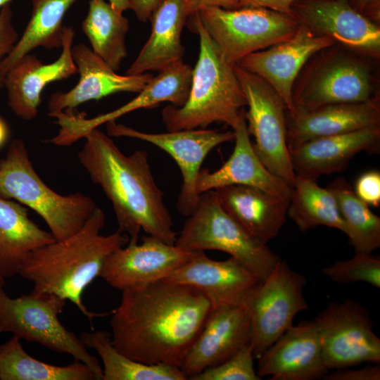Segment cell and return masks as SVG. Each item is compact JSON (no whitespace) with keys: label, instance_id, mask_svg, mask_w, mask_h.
Wrapping results in <instances>:
<instances>
[{"label":"cell","instance_id":"ac0fdd59","mask_svg":"<svg viewBox=\"0 0 380 380\" xmlns=\"http://www.w3.org/2000/svg\"><path fill=\"white\" fill-rule=\"evenodd\" d=\"M251 323L247 305L212 309L180 369L188 379L228 360L251 345Z\"/></svg>","mask_w":380,"mask_h":380},{"label":"cell","instance_id":"ab89813d","mask_svg":"<svg viewBox=\"0 0 380 380\" xmlns=\"http://www.w3.org/2000/svg\"><path fill=\"white\" fill-rule=\"evenodd\" d=\"M299 0H238L241 7H260L285 14L296 19L293 5Z\"/></svg>","mask_w":380,"mask_h":380},{"label":"cell","instance_id":"f1b7e54d","mask_svg":"<svg viewBox=\"0 0 380 380\" xmlns=\"http://www.w3.org/2000/svg\"><path fill=\"white\" fill-rule=\"evenodd\" d=\"M78 0H32L30 20L11 53L0 61V87L6 73L20 59L38 47L61 48L63 18Z\"/></svg>","mask_w":380,"mask_h":380},{"label":"cell","instance_id":"7dc6e473","mask_svg":"<svg viewBox=\"0 0 380 380\" xmlns=\"http://www.w3.org/2000/svg\"><path fill=\"white\" fill-rule=\"evenodd\" d=\"M5 284V279L0 275V286H4Z\"/></svg>","mask_w":380,"mask_h":380},{"label":"cell","instance_id":"4fadbf2b","mask_svg":"<svg viewBox=\"0 0 380 380\" xmlns=\"http://www.w3.org/2000/svg\"><path fill=\"white\" fill-rule=\"evenodd\" d=\"M193 68L183 61L172 64L153 77L132 100L109 113L92 118L72 110L58 113L54 118L60 127L58 134L50 142L60 146H70L91 130L132 111L151 108L168 101L175 106H182L189 96Z\"/></svg>","mask_w":380,"mask_h":380},{"label":"cell","instance_id":"1f68e13d","mask_svg":"<svg viewBox=\"0 0 380 380\" xmlns=\"http://www.w3.org/2000/svg\"><path fill=\"white\" fill-rule=\"evenodd\" d=\"M20 340L13 336L0 345L1 380H98L93 370L81 361L58 366L34 358Z\"/></svg>","mask_w":380,"mask_h":380},{"label":"cell","instance_id":"cb8c5ba5","mask_svg":"<svg viewBox=\"0 0 380 380\" xmlns=\"http://www.w3.org/2000/svg\"><path fill=\"white\" fill-rule=\"evenodd\" d=\"M367 68L348 57L334 58L320 68L299 93L293 94L296 109H313L336 103L365 102L372 94Z\"/></svg>","mask_w":380,"mask_h":380},{"label":"cell","instance_id":"4316f807","mask_svg":"<svg viewBox=\"0 0 380 380\" xmlns=\"http://www.w3.org/2000/svg\"><path fill=\"white\" fill-rule=\"evenodd\" d=\"M185 0H162L150 20L151 32L126 75H140L160 70L183 61L181 35L188 15Z\"/></svg>","mask_w":380,"mask_h":380},{"label":"cell","instance_id":"3957f363","mask_svg":"<svg viewBox=\"0 0 380 380\" xmlns=\"http://www.w3.org/2000/svg\"><path fill=\"white\" fill-rule=\"evenodd\" d=\"M105 222L103 211L96 207L75 234L34 250L19 272L32 282V293H52L71 301L89 322L111 312L89 311L82 302L84 291L100 277L107 258L129 241V236L119 231L101 234Z\"/></svg>","mask_w":380,"mask_h":380},{"label":"cell","instance_id":"d6a6232c","mask_svg":"<svg viewBox=\"0 0 380 380\" xmlns=\"http://www.w3.org/2000/svg\"><path fill=\"white\" fill-rule=\"evenodd\" d=\"M287 216L301 232L325 226L346 233L334 194L317 182L298 175L292 187Z\"/></svg>","mask_w":380,"mask_h":380},{"label":"cell","instance_id":"ba28073f","mask_svg":"<svg viewBox=\"0 0 380 380\" xmlns=\"http://www.w3.org/2000/svg\"><path fill=\"white\" fill-rule=\"evenodd\" d=\"M198 14L224 59L232 65L250 53L290 39L300 25L292 17L260 7H204Z\"/></svg>","mask_w":380,"mask_h":380},{"label":"cell","instance_id":"8d00e7d4","mask_svg":"<svg viewBox=\"0 0 380 380\" xmlns=\"http://www.w3.org/2000/svg\"><path fill=\"white\" fill-rule=\"evenodd\" d=\"M356 196L369 206L380 205V172L370 170L362 174L356 180L353 189Z\"/></svg>","mask_w":380,"mask_h":380},{"label":"cell","instance_id":"d590c367","mask_svg":"<svg viewBox=\"0 0 380 380\" xmlns=\"http://www.w3.org/2000/svg\"><path fill=\"white\" fill-rule=\"evenodd\" d=\"M252 346L248 345L218 365L191 376V380H260L253 365Z\"/></svg>","mask_w":380,"mask_h":380},{"label":"cell","instance_id":"6da1fadb","mask_svg":"<svg viewBox=\"0 0 380 380\" xmlns=\"http://www.w3.org/2000/svg\"><path fill=\"white\" fill-rule=\"evenodd\" d=\"M111 312V340L127 357L181 367L212 307L196 288L161 279L122 291Z\"/></svg>","mask_w":380,"mask_h":380},{"label":"cell","instance_id":"30bf717a","mask_svg":"<svg viewBox=\"0 0 380 380\" xmlns=\"http://www.w3.org/2000/svg\"><path fill=\"white\" fill-rule=\"evenodd\" d=\"M305 277L281 260L260 283L247 303L254 357L258 358L288 329L296 315L308 309Z\"/></svg>","mask_w":380,"mask_h":380},{"label":"cell","instance_id":"8992f818","mask_svg":"<svg viewBox=\"0 0 380 380\" xmlns=\"http://www.w3.org/2000/svg\"><path fill=\"white\" fill-rule=\"evenodd\" d=\"M175 244L196 251L217 250L236 258L264 281L281 260L221 207L214 190L199 195Z\"/></svg>","mask_w":380,"mask_h":380},{"label":"cell","instance_id":"5bb4252c","mask_svg":"<svg viewBox=\"0 0 380 380\" xmlns=\"http://www.w3.org/2000/svg\"><path fill=\"white\" fill-rule=\"evenodd\" d=\"M114 251L106 259L100 277L110 286L124 291L165 279L194 253L148 235Z\"/></svg>","mask_w":380,"mask_h":380},{"label":"cell","instance_id":"f6af8a7d","mask_svg":"<svg viewBox=\"0 0 380 380\" xmlns=\"http://www.w3.org/2000/svg\"><path fill=\"white\" fill-rule=\"evenodd\" d=\"M9 135L6 122L0 117V148L6 143Z\"/></svg>","mask_w":380,"mask_h":380},{"label":"cell","instance_id":"f546056e","mask_svg":"<svg viewBox=\"0 0 380 380\" xmlns=\"http://www.w3.org/2000/svg\"><path fill=\"white\" fill-rule=\"evenodd\" d=\"M129 27V20L105 0H89L81 25L91 50L115 71L127 56L125 37Z\"/></svg>","mask_w":380,"mask_h":380},{"label":"cell","instance_id":"8fae6325","mask_svg":"<svg viewBox=\"0 0 380 380\" xmlns=\"http://www.w3.org/2000/svg\"><path fill=\"white\" fill-rule=\"evenodd\" d=\"M313 320L328 369L379 363L380 339L369 312L358 302H331Z\"/></svg>","mask_w":380,"mask_h":380},{"label":"cell","instance_id":"bcb514c9","mask_svg":"<svg viewBox=\"0 0 380 380\" xmlns=\"http://www.w3.org/2000/svg\"><path fill=\"white\" fill-rule=\"evenodd\" d=\"M13 0H0V9L8 4H11Z\"/></svg>","mask_w":380,"mask_h":380},{"label":"cell","instance_id":"7402d4cb","mask_svg":"<svg viewBox=\"0 0 380 380\" xmlns=\"http://www.w3.org/2000/svg\"><path fill=\"white\" fill-rule=\"evenodd\" d=\"M235 146L229 159L218 170L201 169L196 180L198 194L230 185H246L290 198L292 187L273 175L254 151L247 129L244 108L233 128Z\"/></svg>","mask_w":380,"mask_h":380},{"label":"cell","instance_id":"e0dca14e","mask_svg":"<svg viewBox=\"0 0 380 380\" xmlns=\"http://www.w3.org/2000/svg\"><path fill=\"white\" fill-rule=\"evenodd\" d=\"M74 36L73 28L65 25L61 53L55 61L45 64L30 53L6 73L3 87L9 108L18 118L25 121L36 118L46 85L77 73L72 54Z\"/></svg>","mask_w":380,"mask_h":380},{"label":"cell","instance_id":"7bdbcfd3","mask_svg":"<svg viewBox=\"0 0 380 380\" xmlns=\"http://www.w3.org/2000/svg\"><path fill=\"white\" fill-rule=\"evenodd\" d=\"M355 3L361 11L372 13L375 19H379L380 0H355Z\"/></svg>","mask_w":380,"mask_h":380},{"label":"cell","instance_id":"52a82bcc","mask_svg":"<svg viewBox=\"0 0 380 380\" xmlns=\"http://www.w3.org/2000/svg\"><path fill=\"white\" fill-rule=\"evenodd\" d=\"M3 287L0 286V333H11L19 339L70 355L88 365L98 380H103V369L97 358L58 319L65 300L52 293L32 292L13 298Z\"/></svg>","mask_w":380,"mask_h":380},{"label":"cell","instance_id":"7c38bea8","mask_svg":"<svg viewBox=\"0 0 380 380\" xmlns=\"http://www.w3.org/2000/svg\"><path fill=\"white\" fill-rule=\"evenodd\" d=\"M106 131L110 137H129L152 144L175 160L182 176L176 208L186 217L194 213L198 202L200 194L196 191V180L204 159L215 147L234 139V131L200 128L148 133L115 121L106 123Z\"/></svg>","mask_w":380,"mask_h":380},{"label":"cell","instance_id":"603a6c76","mask_svg":"<svg viewBox=\"0 0 380 380\" xmlns=\"http://www.w3.org/2000/svg\"><path fill=\"white\" fill-rule=\"evenodd\" d=\"M379 125L308 141L291 150L296 175L313 179L343 170L357 153L379 151Z\"/></svg>","mask_w":380,"mask_h":380},{"label":"cell","instance_id":"d6986e66","mask_svg":"<svg viewBox=\"0 0 380 380\" xmlns=\"http://www.w3.org/2000/svg\"><path fill=\"white\" fill-rule=\"evenodd\" d=\"M257 374L271 380H314L327 373L314 320L291 326L258 358Z\"/></svg>","mask_w":380,"mask_h":380},{"label":"cell","instance_id":"d4e9b609","mask_svg":"<svg viewBox=\"0 0 380 380\" xmlns=\"http://www.w3.org/2000/svg\"><path fill=\"white\" fill-rule=\"evenodd\" d=\"M286 116V139L289 151L317 138L337 135L379 125L377 101L329 104L313 109H296Z\"/></svg>","mask_w":380,"mask_h":380},{"label":"cell","instance_id":"60d3db41","mask_svg":"<svg viewBox=\"0 0 380 380\" xmlns=\"http://www.w3.org/2000/svg\"><path fill=\"white\" fill-rule=\"evenodd\" d=\"M185 10L188 17L204 7H220L226 9L240 8L238 0H185Z\"/></svg>","mask_w":380,"mask_h":380},{"label":"cell","instance_id":"f35d334b","mask_svg":"<svg viewBox=\"0 0 380 380\" xmlns=\"http://www.w3.org/2000/svg\"><path fill=\"white\" fill-rule=\"evenodd\" d=\"M322 379L324 380H379L380 367L376 365L358 369L341 368L331 373H327Z\"/></svg>","mask_w":380,"mask_h":380},{"label":"cell","instance_id":"5b68a950","mask_svg":"<svg viewBox=\"0 0 380 380\" xmlns=\"http://www.w3.org/2000/svg\"><path fill=\"white\" fill-rule=\"evenodd\" d=\"M0 195L32 209L58 241L78 232L97 207L82 193L61 195L51 189L34 170L27 146L20 139L10 144L0 160Z\"/></svg>","mask_w":380,"mask_h":380},{"label":"cell","instance_id":"e575fe53","mask_svg":"<svg viewBox=\"0 0 380 380\" xmlns=\"http://www.w3.org/2000/svg\"><path fill=\"white\" fill-rule=\"evenodd\" d=\"M322 272L337 283L366 282L380 288V258L372 253H355L351 258L336 261Z\"/></svg>","mask_w":380,"mask_h":380},{"label":"cell","instance_id":"836d02e7","mask_svg":"<svg viewBox=\"0 0 380 380\" xmlns=\"http://www.w3.org/2000/svg\"><path fill=\"white\" fill-rule=\"evenodd\" d=\"M327 188L334 194L346 225V234L355 253H372L380 246V217L355 194L344 178Z\"/></svg>","mask_w":380,"mask_h":380},{"label":"cell","instance_id":"9a60e30c","mask_svg":"<svg viewBox=\"0 0 380 380\" xmlns=\"http://www.w3.org/2000/svg\"><path fill=\"white\" fill-rule=\"evenodd\" d=\"M334 42L331 37L315 34L300 24L290 39L250 53L237 64L267 82L283 100L286 113L293 116V86L298 72L312 55Z\"/></svg>","mask_w":380,"mask_h":380},{"label":"cell","instance_id":"7a4b0ae2","mask_svg":"<svg viewBox=\"0 0 380 380\" xmlns=\"http://www.w3.org/2000/svg\"><path fill=\"white\" fill-rule=\"evenodd\" d=\"M77 153L91 181L112 203L118 229L138 241L142 229L148 235L175 244L177 236L163 194L155 182L148 153L124 154L110 137L98 128L84 137Z\"/></svg>","mask_w":380,"mask_h":380},{"label":"cell","instance_id":"ffe728a7","mask_svg":"<svg viewBox=\"0 0 380 380\" xmlns=\"http://www.w3.org/2000/svg\"><path fill=\"white\" fill-rule=\"evenodd\" d=\"M74 62L80 75L78 83L70 91L51 94L48 101L49 115L92 100H99L120 92L139 93L153 77L150 73L120 75L91 48L84 44L72 47Z\"/></svg>","mask_w":380,"mask_h":380},{"label":"cell","instance_id":"b9f144b4","mask_svg":"<svg viewBox=\"0 0 380 380\" xmlns=\"http://www.w3.org/2000/svg\"><path fill=\"white\" fill-rule=\"evenodd\" d=\"M162 0H130L129 9L137 19L146 23Z\"/></svg>","mask_w":380,"mask_h":380},{"label":"cell","instance_id":"2e32d148","mask_svg":"<svg viewBox=\"0 0 380 380\" xmlns=\"http://www.w3.org/2000/svg\"><path fill=\"white\" fill-rule=\"evenodd\" d=\"M165 279L196 288L208 299L212 309L246 305L261 282L236 258L214 260L202 251H194L189 260Z\"/></svg>","mask_w":380,"mask_h":380},{"label":"cell","instance_id":"83f0119b","mask_svg":"<svg viewBox=\"0 0 380 380\" xmlns=\"http://www.w3.org/2000/svg\"><path fill=\"white\" fill-rule=\"evenodd\" d=\"M27 213L23 205L0 195V275L4 279L19 274L34 250L56 241Z\"/></svg>","mask_w":380,"mask_h":380},{"label":"cell","instance_id":"44dd1931","mask_svg":"<svg viewBox=\"0 0 380 380\" xmlns=\"http://www.w3.org/2000/svg\"><path fill=\"white\" fill-rule=\"evenodd\" d=\"M293 12L313 32L355 49L378 53L379 27L353 8L348 0H300Z\"/></svg>","mask_w":380,"mask_h":380},{"label":"cell","instance_id":"ee69618b","mask_svg":"<svg viewBox=\"0 0 380 380\" xmlns=\"http://www.w3.org/2000/svg\"><path fill=\"white\" fill-rule=\"evenodd\" d=\"M113 8L119 13L129 9L130 0H108Z\"/></svg>","mask_w":380,"mask_h":380},{"label":"cell","instance_id":"277c9868","mask_svg":"<svg viewBox=\"0 0 380 380\" xmlns=\"http://www.w3.org/2000/svg\"><path fill=\"white\" fill-rule=\"evenodd\" d=\"M189 28L199 37V54L192 71L189 96L182 106L163 108L162 120L167 131L204 129L214 122L232 128L241 108L247 105L245 94L234 71L203 27L198 12L186 20Z\"/></svg>","mask_w":380,"mask_h":380},{"label":"cell","instance_id":"9c48e42d","mask_svg":"<svg viewBox=\"0 0 380 380\" xmlns=\"http://www.w3.org/2000/svg\"><path fill=\"white\" fill-rule=\"evenodd\" d=\"M245 94L247 129L257 156L275 176L293 187L296 172L286 139V108L275 90L263 79L234 64Z\"/></svg>","mask_w":380,"mask_h":380},{"label":"cell","instance_id":"4dcf8cb0","mask_svg":"<svg viewBox=\"0 0 380 380\" xmlns=\"http://www.w3.org/2000/svg\"><path fill=\"white\" fill-rule=\"evenodd\" d=\"M81 341L94 349L103 363V380H185L179 367L165 364L148 365L134 360L118 350L107 331L84 332Z\"/></svg>","mask_w":380,"mask_h":380},{"label":"cell","instance_id":"74e56055","mask_svg":"<svg viewBox=\"0 0 380 380\" xmlns=\"http://www.w3.org/2000/svg\"><path fill=\"white\" fill-rule=\"evenodd\" d=\"M13 18L11 4L0 9V61L11 53L19 39Z\"/></svg>","mask_w":380,"mask_h":380},{"label":"cell","instance_id":"484cf974","mask_svg":"<svg viewBox=\"0 0 380 380\" xmlns=\"http://www.w3.org/2000/svg\"><path fill=\"white\" fill-rule=\"evenodd\" d=\"M214 191L223 210L263 243L275 238L286 222L290 198L246 185Z\"/></svg>","mask_w":380,"mask_h":380}]
</instances>
